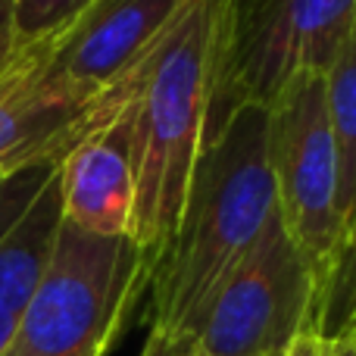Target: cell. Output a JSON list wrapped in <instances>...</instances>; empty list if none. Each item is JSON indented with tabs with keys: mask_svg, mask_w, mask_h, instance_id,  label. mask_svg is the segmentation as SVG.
<instances>
[{
	"mask_svg": "<svg viewBox=\"0 0 356 356\" xmlns=\"http://www.w3.org/2000/svg\"><path fill=\"white\" fill-rule=\"evenodd\" d=\"M232 0H181L172 22L122 79L135 169V244L156 266L209 141Z\"/></svg>",
	"mask_w": 356,
	"mask_h": 356,
	"instance_id": "6da1fadb",
	"label": "cell"
},
{
	"mask_svg": "<svg viewBox=\"0 0 356 356\" xmlns=\"http://www.w3.org/2000/svg\"><path fill=\"white\" fill-rule=\"evenodd\" d=\"M269 169V119L244 104L207 141L178 225L150 275V338L184 332L209 291L257 244L275 213Z\"/></svg>",
	"mask_w": 356,
	"mask_h": 356,
	"instance_id": "7a4b0ae2",
	"label": "cell"
},
{
	"mask_svg": "<svg viewBox=\"0 0 356 356\" xmlns=\"http://www.w3.org/2000/svg\"><path fill=\"white\" fill-rule=\"evenodd\" d=\"M150 275L154 263L131 238H104L63 219L47 272L3 356H106Z\"/></svg>",
	"mask_w": 356,
	"mask_h": 356,
	"instance_id": "3957f363",
	"label": "cell"
},
{
	"mask_svg": "<svg viewBox=\"0 0 356 356\" xmlns=\"http://www.w3.org/2000/svg\"><path fill=\"white\" fill-rule=\"evenodd\" d=\"M275 207L319 282V319L344 259L338 147L325 104V75L303 72L266 106ZM319 328V322H316Z\"/></svg>",
	"mask_w": 356,
	"mask_h": 356,
	"instance_id": "277c9868",
	"label": "cell"
},
{
	"mask_svg": "<svg viewBox=\"0 0 356 356\" xmlns=\"http://www.w3.org/2000/svg\"><path fill=\"white\" fill-rule=\"evenodd\" d=\"M319 322V282L278 209L257 244L209 291L178 338L209 356H284Z\"/></svg>",
	"mask_w": 356,
	"mask_h": 356,
	"instance_id": "5b68a950",
	"label": "cell"
},
{
	"mask_svg": "<svg viewBox=\"0 0 356 356\" xmlns=\"http://www.w3.org/2000/svg\"><path fill=\"white\" fill-rule=\"evenodd\" d=\"M356 29V0H232L209 138L238 106H269L291 79L325 75Z\"/></svg>",
	"mask_w": 356,
	"mask_h": 356,
	"instance_id": "8992f818",
	"label": "cell"
},
{
	"mask_svg": "<svg viewBox=\"0 0 356 356\" xmlns=\"http://www.w3.org/2000/svg\"><path fill=\"white\" fill-rule=\"evenodd\" d=\"M97 100H85L54 72V38L19 44L0 72V175L66 156Z\"/></svg>",
	"mask_w": 356,
	"mask_h": 356,
	"instance_id": "52a82bcc",
	"label": "cell"
},
{
	"mask_svg": "<svg viewBox=\"0 0 356 356\" xmlns=\"http://www.w3.org/2000/svg\"><path fill=\"white\" fill-rule=\"evenodd\" d=\"M56 184L66 222L104 238H131L135 169H131L122 81L97 97L88 129L60 160Z\"/></svg>",
	"mask_w": 356,
	"mask_h": 356,
	"instance_id": "ba28073f",
	"label": "cell"
},
{
	"mask_svg": "<svg viewBox=\"0 0 356 356\" xmlns=\"http://www.w3.org/2000/svg\"><path fill=\"white\" fill-rule=\"evenodd\" d=\"M181 0H94L54 35V72L79 97L97 100L147 56Z\"/></svg>",
	"mask_w": 356,
	"mask_h": 356,
	"instance_id": "9c48e42d",
	"label": "cell"
},
{
	"mask_svg": "<svg viewBox=\"0 0 356 356\" xmlns=\"http://www.w3.org/2000/svg\"><path fill=\"white\" fill-rule=\"evenodd\" d=\"M325 104H328L334 147H338L341 222H344V253H347V244H350V234L356 225V29L350 41H347V47L334 60V66L325 72Z\"/></svg>",
	"mask_w": 356,
	"mask_h": 356,
	"instance_id": "30bf717a",
	"label": "cell"
},
{
	"mask_svg": "<svg viewBox=\"0 0 356 356\" xmlns=\"http://www.w3.org/2000/svg\"><path fill=\"white\" fill-rule=\"evenodd\" d=\"M91 3L94 0H13V22H16L19 44L60 35Z\"/></svg>",
	"mask_w": 356,
	"mask_h": 356,
	"instance_id": "8fae6325",
	"label": "cell"
},
{
	"mask_svg": "<svg viewBox=\"0 0 356 356\" xmlns=\"http://www.w3.org/2000/svg\"><path fill=\"white\" fill-rule=\"evenodd\" d=\"M284 356H356V341L350 334H328V332H303Z\"/></svg>",
	"mask_w": 356,
	"mask_h": 356,
	"instance_id": "7c38bea8",
	"label": "cell"
},
{
	"mask_svg": "<svg viewBox=\"0 0 356 356\" xmlns=\"http://www.w3.org/2000/svg\"><path fill=\"white\" fill-rule=\"evenodd\" d=\"M19 50L16 22H13V0H0V72L10 66V60Z\"/></svg>",
	"mask_w": 356,
	"mask_h": 356,
	"instance_id": "4fadbf2b",
	"label": "cell"
},
{
	"mask_svg": "<svg viewBox=\"0 0 356 356\" xmlns=\"http://www.w3.org/2000/svg\"><path fill=\"white\" fill-rule=\"evenodd\" d=\"M144 356H209L194 338H172V341H147Z\"/></svg>",
	"mask_w": 356,
	"mask_h": 356,
	"instance_id": "5bb4252c",
	"label": "cell"
},
{
	"mask_svg": "<svg viewBox=\"0 0 356 356\" xmlns=\"http://www.w3.org/2000/svg\"><path fill=\"white\" fill-rule=\"evenodd\" d=\"M353 263H356V225H353V234H350V244H347V253H344V263H341V272H338V278H334V288H332V294H328V300H325V309H322V322H325V313H328V303L334 300V294H338V288L344 284V278H347V272L353 269ZM322 322H319V328H322ZM316 328V332H319Z\"/></svg>",
	"mask_w": 356,
	"mask_h": 356,
	"instance_id": "9a60e30c",
	"label": "cell"
},
{
	"mask_svg": "<svg viewBox=\"0 0 356 356\" xmlns=\"http://www.w3.org/2000/svg\"><path fill=\"white\" fill-rule=\"evenodd\" d=\"M3 178H6V175H0V181H3Z\"/></svg>",
	"mask_w": 356,
	"mask_h": 356,
	"instance_id": "2e32d148",
	"label": "cell"
}]
</instances>
